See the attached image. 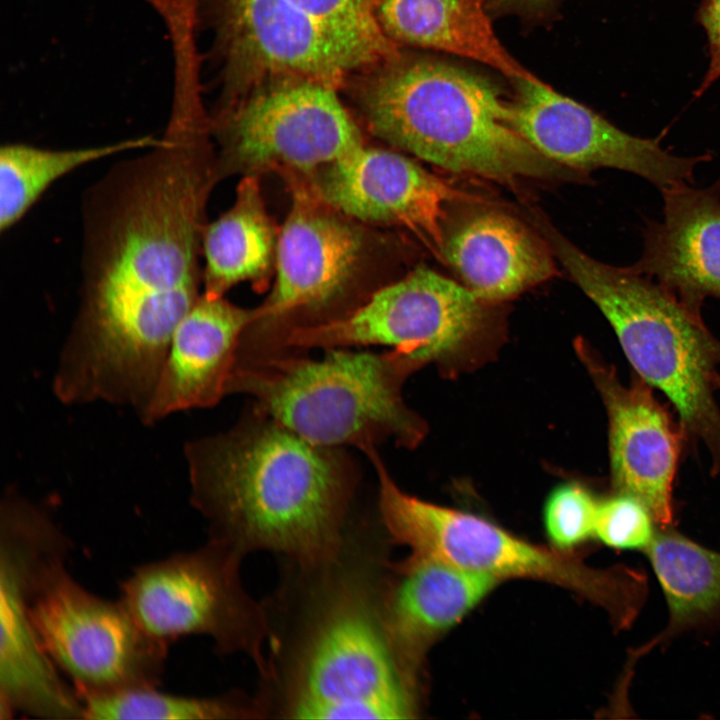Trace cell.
<instances>
[{
  "label": "cell",
  "mask_w": 720,
  "mask_h": 720,
  "mask_svg": "<svg viewBox=\"0 0 720 720\" xmlns=\"http://www.w3.org/2000/svg\"><path fill=\"white\" fill-rule=\"evenodd\" d=\"M65 560L47 564L31 600L33 624L51 660L81 699L157 687L168 646L151 638L120 598H102L79 584Z\"/></svg>",
  "instance_id": "11"
},
{
  "label": "cell",
  "mask_w": 720,
  "mask_h": 720,
  "mask_svg": "<svg viewBox=\"0 0 720 720\" xmlns=\"http://www.w3.org/2000/svg\"><path fill=\"white\" fill-rule=\"evenodd\" d=\"M320 197L355 219L404 227L440 255L448 204L473 199L409 158L360 146L325 167Z\"/></svg>",
  "instance_id": "17"
},
{
  "label": "cell",
  "mask_w": 720,
  "mask_h": 720,
  "mask_svg": "<svg viewBox=\"0 0 720 720\" xmlns=\"http://www.w3.org/2000/svg\"><path fill=\"white\" fill-rule=\"evenodd\" d=\"M699 21L704 27L709 43V66L696 95L704 93L720 78V0H703Z\"/></svg>",
  "instance_id": "29"
},
{
  "label": "cell",
  "mask_w": 720,
  "mask_h": 720,
  "mask_svg": "<svg viewBox=\"0 0 720 720\" xmlns=\"http://www.w3.org/2000/svg\"><path fill=\"white\" fill-rule=\"evenodd\" d=\"M217 128L230 162L301 171L327 167L362 146L337 89L293 75L265 78L229 99Z\"/></svg>",
  "instance_id": "12"
},
{
  "label": "cell",
  "mask_w": 720,
  "mask_h": 720,
  "mask_svg": "<svg viewBox=\"0 0 720 720\" xmlns=\"http://www.w3.org/2000/svg\"><path fill=\"white\" fill-rule=\"evenodd\" d=\"M512 82L508 124L540 154L570 170L620 169L662 190L691 182L696 164L709 159L674 156L661 147L660 137L630 135L540 79Z\"/></svg>",
  "instance_id": "15"
},
{
  "label": "cell",
  "mask_w": 720,
  "mask_h": 720,
  "mask_svg": "<svg viewBox=\"0 0 720 720\" xmlns=\"http://www.w3.org/2000/svg\"><path fill=\"white\" fill-rule=\"evenodd\" d=\"M347 85L376 136L445 170L498 181L575 176L508 124L494 83L461 66L401 51Z\"/></svg>",
  "instance_id": "4"
},
{
  "label": "cell",
  "mask_w": 720,
  "mask_h": 720,
  "mask_svg": "<svg viewBox=\"0 0 720 720\" xmlns=\"http://www.w3.org/2000/svg\"><path fill=\"white\" fill-rule=\"evenodd\" d=\"M243 558L209 539L204 546L137 567L121 584L120 599L137 624L169 647L205 635L223 654L248 655L262 675L270 624L266 607L245 590Z\"/></svg>",
  "instance_id": "9"
},
{
  "label": "cell",
  "mask_w": 720,
  "mask_h": 720,
  "mask_svg": "<svg viewBox=\"0 0 720 720\" xmlns=\"http://www.w3.org/2000/svg\"><path fill=\"white\" fill-rule=\"evenodd\" d=\"M159 138L144 136L101 146L49 149L8 143L0 149V231L13 227L58 179L91 162L144 150Z\"/></svg>",
  "instance_id": "25"
},
{
  "label": "cell",
  "mask_w": 720,
  "mask_h": 720,
  "mask_svg": "<svg viewBox=\"0 0 720 720\" xmlns=\"http://www.w3.org/2000/svg\"><path fill=\"white\" fill-rule=\"evenodd\" d=\"M557 0H487L491 16L517 15L542 19L550 15Z\"/></svg>",
  "instance_id": "30"
},
{
  "label": "cell",
  "mask_w": 720,
  "mask_h": 720,
  "mask_svg": "<svg viewBox=\"0 0 720 720\" xmlns=\"http://www.w3.org/2000/svg\"><path fill=\"white\" fill-rule=\"evenodd\" d=\"M661 191L663 219L647 225L643 254L629 267L701 312L705 298L720 299V183Z\"/></svg>",
  "instance_id": "19"
},
{
  "label": "cell",
  "mask_w": 720,
  "mask_h": 720,
  "mask_svg": "<svg viewBox=\"0 0 720 720\" xmlns=\"http://www.w3.org/2000/svg\"><path fill=\"white\" fill-rule=\"evenodd\" d=\"M68 542L47 512L18 492L0 508V718L20 712L41 719H84L67 683L41 643L31 617L32 594L45 566Z\"/></svg>",
  "instance_id": "10"
},
{
  "label": "cell",
  "mask_w": 720,
  "mask_h": 720,
  "mask_svg": "<svg viewBox=\"0 0 720 720\" xmlns=\"http://www.w3.org/2000/svg\"><path fill=\"white\" fill-rule=\"evenodd\" d=\"M383 33L399 47L441 51L485 64L510 80L538 79L501 44L487 0H371Z\"/></svg>",
  "instance_id": "22"
},
{
  "label": "cell",
  "mask_w": 720,
  "mask_h": 720,
  "mask_svg": "<svg viewBox=\"0 0 720 720\" xmlns=\"http://www.w3.org/2000/svg\"><path fill=\"white\" fill-rule=\"evenodd\" d=\"M191 505L209 539L244 558L312 566L341 549L358 483L339 447L312 443L253 407L232 429L184 446Z\"/></svg>",
  "instance_id": "2"
},
{
  "label": "cell",
  "mask_w": 720,
  "mask_h": 720,
  "mask_svg": "<svg viewBox=\"0 0 720 720\" xmlns=\"http://www.w3.org/2000/svg\"><path fill=\"white\" fill-rule=\"evenodd\" d=\"M580 352L607 411L614 491L636 497L661 528L671 527L673 482L686 444L679 423L637 373L625 385L588 347L582 345Z\"/></svg>",
  "instance_id": "16"
},
{
  "label": "cell",
  "mask_w": 720,
  "mask_h": 720,
  "mask_svg": "<svg viewBox=\"0 0 720 720\" xmlns=\"http://www.w3.org/2000/svg\"><path fill=\"white\" fill-rule=\"evenodd\" d=\"M203 109L173 105L163 137L82 200L78 310L55 380L84 402L139 409L200 297L204 209L217 176Z\"/></svg>",
  "instance_id": "1"
},
{
  "label": "cell",
  "mask_w": 720,
  "mask_h": 720,
  "mask_svg": "<svg viewBox=\"0 0 720 720\" xmlns=\"http://www.w3.org/2000/svg\"><path fill=\"white\" fill-rule=\"evenodd\" d=\"M81 700L84 719L91 720H218L265 716L257 697L235 693L195 697L164 693L150 687Z\"/></svg>",
  "instance_id": "26"
},
{
  "label": "cell",
  "mask_w": 720,
  "mask_h": 720,
  "mask_svg": "<svg viewBox=\"0 0 720 720\" xmlns=\"http://www.w3.org/2000/svg\"><path fill=\"white\" fill-rule=\"evenodd\" d=\"M331 209L307 192H295L277 239L274 288L255 309V318L240 341V356L275 353L292 317L328 307L350 281L362 237Z\"/></svg>",
  "instance_id": "14"
},
{
  "label": "cell",
  "mask_w": 720,
  "mask_h": 720,
  "mask_svg": "<svg viewBox=\"0 0 720 720\" xmlns=\"http://www.w3.org/2000/svg\"><path fill=\"white\" fill-rule=\"evenodd\" d=\"M599 502L576 483L555 488L544 508L548 537L560 549H568L594 535Z\"/></svg>",
  "instance_id": "27"
},
{
  "label": "cell",
  "mask_w": 720,
  "mask_h": 720,
  "mask_svg": "<svg viewBox=\"0 0 720 720\" xmlns=\"http://www.w3.org/2000/svg\"><path fill=\"white\" fill-rule=\"evenodd\" d=\"M547 241L516 218L497 211L465 220L446 239L442 259L482 301L513 297L552 276Z\"/></svg>",
  "instance_id": "21"
},
{
  "label": "cell",
  "mask_w": 720,
  "mask_h": 720,
  "mask_svg": "<svg viewBox=\"0 0 720 720\" xmlns=\"http://www.w3.org/2000/svg\"><path fill=\"white\" fill-rule=\"evenodd\" d=\"M481 302L467 287L418 267L332 321L293 331L283 351L388 345L416 363L459 349L480 327Z\"/></svg>",
  "instance_id": "13"
},
{
  "label": "cell",
  "mask_w": 720,
  "mask_h": 720,
  "mask_svg": "<svg viewBox=\"0 0 720 720\" xmlns=\"http://www.w3.org/2000/svg\"><path fill=\"white\" fill-rule=\"evenodd\" d=\"M219 8L230 98L280 75L338 89L401 52L371 0H219Z\"/></svg>",
  "instance_id": "8"
},
{
  "label": "cell",
  "mask_w": 720,
  "mask_h": 720,
  "mask_svg": "<svg viewBox=\"0 0 720 720\" xmlns=\"http://www.w3.org/2000/svg\"><path fill=\"white\" fill-rule=\"evenodd\" d=\"M392 571L383 587L384 621L392 649L414 683L428 645L478 604L499 579L413 556Z\"/></svg>",
  "instance_id": "20"
},
{
  "label": "cell",
  "mask_w": 720,
  "mask_h": 720,
  "mask_svg": "<svg viewBox=\"0 0 720 720\" xmlns=\"http://www.w3.org/2000/svg\"><path fill=\"white\" fill-rule=\"evenodd\" d=\"M553 255L614 329L634 372L661 391L679 418L686 445L703 446L720 474V341L674 293L628 267L590 257L548 223Z\"/></svg>",
  "instance_id": "5"
},
{
  "label": "cell",
  "mask_w": 720,
  "mask_h": 720,
  "mask_svg": "<svg viewBox=\"0 0 720 720\" xmlns=\"http://www.w3.org/2000/svg\"><path fill=\"white\" fill-rule=\"evenodd\" d=\"M254 318L255 310L201 293L174 331L141 421L151 425L179 411L218 403L227 394L241 337Z\"/></svg>",
  "instance_id": "18"
},
{
  "label": "cell",
  "mask_w": 720,
  "mask_h": 720,
  "mask_svg": "<svg viewBox=\"0 0 720 720\" xmlns=\"http://www.w3.org/2000/svg\"><path fill=\"white\" fill-rule=\"evenodd\" d=\"M653 515L646 505L625 493L599 502L595 531L604 544L617 549H641L645 551L653 541L656 531Z\"/></svg>",
  "instance_id": "28"
},
{
  "label": "cell",
  "mask_w": 720,
  "mask_h": 720,
  "mask_svg": "<svg viewBox=\"0 0 720 720\" xmlns=\"http://www.w3.org/2000/svg\"><path fill=\"white\" fill-rule=\"evenodd\" d=\"M644 552L662 588L669 619L662 633L632 650V666L656 645L720 618V553L672 527L657 531Z\"/></svg>",
  "instance_id": "23"
},
{
  "label": "cell",
  "mask_w": 720,
  "mask_h": 720,
  "mask_svg": "<svg viewBox=\"0 0 720 720\" xmlns=\"http://www.w3.org/2000/svg\"><path fill=\"white\" fill-rule=\"evenodd\" d=\"M276 246L259 184L256 178L246 177L237 187L231 208L204 228L202 293L223 297L239 282L263 278Z\"/></svg>",
  "instance_id": "24"
},
{
  "label": "cell",
  "mask_w": 720,
  "mask_h": 720,
  "mask_svg": "<svg viewBox=\"0 0 720 720\" xmlns=\"http://www.w3.org/2000/svg\"><path fill=\"white\" fill-rule=\"evenodd\" d=\"M305 593L290 632H272L259 696L266 714L291 719H406L412 683L383 614L385 561L348 531L336 556L291 564Z\"/></svg>",
  "instance_id": "3"
},
{
  "label": "cell",
  "mask_w": 720,
  "mask_h": 720,
  "mask_svg": "<svg viewBox=\"0 0 720 720\" xmlns=\"http://www.w3.org/2000/svg\"><path fill=\"white\" fill-rule=\"evenodd\" d=\"M415 364L397 350L331 348L321 359L287 351L237 361L227 394L249 395L255 408L312 443L366 454L389 438L406 446L421 438L422 424L400 391Z\"/></svg>",
  "instance_id": "6"
},
{
  "label": "cell",
  "mask_w": 720,
  "mask_h": 720,
  "mask_svg": "<svg viewBox=\"0 0 720 720\" xmlns=\"http://www.w3.org/2000/svg\"><path fill=\"white\" fill-rule=\"evenodd\" d=\"M378 508L389 538L410 556L446 563L497 579L544 580L572 589L604 608L615 627L629 626L647 596L640 570L596 569L581 560L534 545L479 516L439 506L402 491L374 450Z\"/></svg>",
  "instance_id": "7"
}]
</instances>
